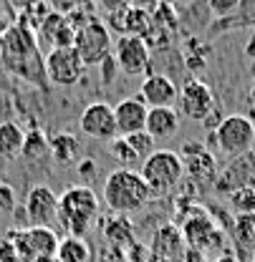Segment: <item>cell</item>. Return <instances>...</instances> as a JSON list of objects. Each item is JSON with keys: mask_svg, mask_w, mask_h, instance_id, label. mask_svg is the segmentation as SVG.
Wrapping results in <instances>:
<instances>
[{"mask_svg": "<svg viewBox=\"0 0 255 262\" xmlns=\"http://www.w3.org/2000/svg\"><path fill=\"white\" fill-rule=\"evenodd\" d=\"M79 129L84 136H89L94 141H109L111 144L119 136L116 121H114V106H109L106 101L89 103L79 116Z\"/></svg>", "mask_w": 255, "mask_h": 262, "instance_id": "12", "label": "cell"}, {"mask_svg": "<svg viewBox=\"0 0 255 262\" xmlns=\"http://www.w3.org/2000/svg\"><path fill=\"white\" fill-rule=\"evenodd\" d=\"M114 58L119 63V71L127 76H149V66H152V48L147 46L144 38L136 35H119V40L114 43Z\"/></svg>", "mask_w": 255, "mask_h": 262, "instance_id": "11", "label": "cell"}, {"mask_svg": "<svg viewBox=\"0 0 255 262\" xmlns=\"http://www.w3.org/2000/svg\"><path fill=\"white\" fill-rule=\"evenodd\" d=\"M73 48L76 53L81 56L84 66H99L111 51V31L106 28V23L101 18H91L84 28L76 31V38H73Z\"/></svg>", "mask_w": 255, "mask_h": 262, "instance_id": "7", "label": "cell"}, {"mask_svg": "<svg viewBox=\"0 0 255 262\" xmlns=\"http://www.w3.org/2000/svg\"><path fill=\"white\" fill-rule=\"evenodd\" d=\"M180 157L185 164V177H190L194 184H215L218 182V164L200 141H187L182 146Z\"/></svg>", "mask_w": 255, "mask_h": 262, "instance_id": "13", "label": "cell"}, {"mask_svg": "<svg viewBox=\"0 0 255 262\" xmlns=\"http://www.w3.org/2000/svg\"><path fill=\"white\" fill-rule=\"evenodd\" d=\"M101 196H104V204L114 214H134V212H142L154 194L136 169H122L119 166V169L106 174L104 187H101Z\"/></svg>", "mask_w": 255, "mask_h": 262, "instance_id": "2", "label": "cell"}, {"mask_svg": "<svg viewBox=\"0 0 255 262\" xmlns=\"http://www.w3.org/2000/svg\"><path fill=\"white\" fill-rule=\"evenodd\" d=\"M109 151L114 154V159H116V162H122V169H134V166H142L139 154L131 149V144H129L124 136H116V139L109 144Z\"/></svg>", "mask_w": 255, "mask_h": 262, "instance_id": "24", "label": "cell"}, {"mask_svg": "<svg viewBox=\"0 0 255 262\" xmlns=\"http://www.w3.org/2000/svg\"><path fill=\"white\" fill-rule=\"evenodd\" d=\"M26 144V131L15 121H0V159L13 162L23 154Z\"/></svg>", "mask_w": 255, "mask_h": 262, "instance_id": "18", "label": "cell"}, {"mask_svg": "<svg viewBox=\"0 0 255 262\" xmlns=\"http://www.w3.org/2000/svg\"><path fill=\"white\" fill-rule=\"evenodd\" d=\"M94 5L104 15H111V13H122V10L131 8V0H96Z\"/></svg>", "mask_w": 255, "mask_h": 262, "instance_id": "31", "label": "cell"}, {"mask_svg": "<svg viewBox=\"0 0 255 262\" xmlns=\"http://www.w3.org/2000/svg\"><path fill=\"white\" fill-rule=\"evenodd\" d=\"M10 28H13V20H10V15L0 8V35H5Z\"/></svg>", "mask_w": 255, "mask_h": 262, "instance_id": "36", "label": "cell"}, {"mask_svg": "<svg viewBox=\"0 0 255 262\" xmlns=\"http://www.w3.org/2000/svg\"><path fill=\"white\" fill-rule=\"evenodd\" d=\"M147 103L139 96H127L122 101H116L114 106V121H116V131L119 136H131V134H139L147 126Z\"/></svg>", "mask_w": 255, "mask_h": 262, "instance_id": "16", "label": "cell"}, {"mask_svg": "<svg viewBox=\"0 0 255 262\" xmlns=\"http://www.w3.org/2000/svg\"><path fill=\"white\" fill-rule=\"evenodd\" d=\"M124 139H127L129 144H131V149H134V151L139 154V159H142V162H144V159H147V157H149V154L154 151V144H157V141H154V139H152V136H149L147 131L131 134V136H124Z\"/></svg>", "mask_w": 255, "mask_h": 262, "instance_id": "27", "label": "cell"}, {"mask_svg": "<svg viewBox=\"0 0 255 262\" xmlns=\"http://www.w3.org/2000/svg\"><path fill=\"white\" fill-rule=\"evenodd\" d=\"M43 71L46 81L53 86H76L84 78L86 66L76 53V48L71 46V48H51L43 58Z\"/></svg>", "mask_w": 255, "mask_h": 262, "instance_id": "9", "label": "cell"}, {"mask_svg": "<svg viewBox=\"0 0 255 262\" xmlns=\"http://www.w3.org/2000/svg\"><path fill=\"white\" fill-rule=\"evenodd\" d=\"M160 3H172V0H160Z\"/></svg>", "mask_w": 255, "mask_h": 262, "instance_id": "42", "label": "cell"}, {"mask_svg": "<svg viewBox=\"0 0 255 262\" xmlns=\"http://www.w3.org/2000/svg\"><path fill=\"white\" fill-rule=\"evenodd\" d=\"M51 159L58 166H71V164L81 162V144L73 134H56L51 139Z\"/></svg>", "mask_w": 255, "mask_h": 262, "instance_id": "19", "label": "cell"}, {"mask_svg": "<svg viewBox=\"0 0 255 262\" xmlns=\"http://www.w3.org/2000/svg\"><path fill=\"white\" fill-rule=\"evenodd\" d=\"M0 262H21L18 260V252H15V247H13V242L5 237V239H0Z\"/></svg>", "mask_w": 255, "mask_h": 262, "instance_id": "32", "label": "cell"}, {"mask_svg": "<svg viewBox=\"0 0 255 262\" xmlns=\"http://www.w3.org/2000/svg\"><path fill=\"white\" fill-rule=\"evenodd\" d=\"M245 187L255 189V154L253 151L245 154V157L232 159L218 174V182H215V192L218 194H232V192L245 189Z\"/></svg>", "mask_w": 255, "mask_h": 262, "instance_id": "14", "label": "cell"}, {"mask_svg": "<svg viewBox=\"0 0 255 262\" xmlns=\"http://www.w3.org/2000/svg\"><path fill=\"white\" fill-rule=\"evenodd\" d=\"M8 239L13 242L18 260L21 262H35L38 257L56 255L61 237L53 232V227H21L8 232Z\"/></svg>", "mask_w": 255, "mask_h": 262, "instance_id": "6", "label": "cell"}, {"mask_svg": "<svg viewBox=\"0 0 255 262\" xmlns=\"http://www.w3.org/2000/svg\"><path fill=\"white\" fill-rule=\"evenodd\" d=\"M18 207V192L13 184H8L5 179H0V214H10Z\"/></svg>", "mask_w": 255, "mask_h": 262, "instance_id": "28", "label": "cell"}, {"mask_svg": "<svg viewBox=\"0 0 255 262\" xmlns=\"http://www.w3.org/2000/svg\"><path fill=\"white\" fill-rule=\"evenodd\" d=\"M71 3V8H91L96 0H68Z\"/></svg>", "mask_w": 255, "mask_h": 262, "instance_id": "38", "label": "cell"}, {"mask_svg": "<svg viewBox=\"0 0 255 262\" xmlns=\"http://www.w3.org/2000/svg\"><path fill=\"white\" fill-rule=\"evenodd\" d=\"M3 66L31 81V83H43L46 81V71H43V61H41V48L35 40V33L23 28L21 23H13V28L3 35V53H0Z\"/></svg>", "mask_w": 255, "mask_h": 262, "instance_id": "1", "label": "cell"}, {"mask_svg": "<svg viewBox=\"0 0 255 262\" xmlns=\"http://www.w3.org/2000/svg\"><path fill=\"white\" fill-rule=\"evenodd\" d=\"M230 202H232V209L240 212V214H253L255 212V189L245 187V189H238L230 194Z\"/></svg>", "mask_w": 255, "mask_h": 262, "instance_id": "26", "label": "cell"}, {"mask_svg": "<svg viewBox=\"0 0 255 262\" xmlns=\"http://www.w3.org/2000/svg\"><path fill=\"white\" fill-rule=\"evenodd\" d=\"M240 3H243V0H207V10H210L215 18L225 20V18H230V15L238 13Z\"/></svg>", "mask_w": 255, "mask_h": 262, "instance_id": "29", "label": "cell"}, {"mask_svg": "<svg viewBox=\"0 0 255 262\" xmlns=\"http://www.w3.org/2000/svg\"><path fill=\"white\" fill-rule=\"evenodd\" d=\"M250 103L255 106V83H253V89H250Z\"/></svg>", "mask_w": 255, "mask_h": 262, "instance_id": "40", "label": "cell"}, {"mask_svg": "<svg viewBox=\"0 0 255 262\" xmlns=\"http://www.w3.org/2000/svg\"><path fill=\"white\" fill-rule=\"evenodd\" d=\"M76 169H79V174H81L86 182H89L91 177H96V162H94V159H81Z\"/></svg>", "mask_w": 255, "mask_h": 262, "instance_id": "33", "label": "cell"}, {"mask_svg": "<svg viewBox=\"0 0 255 262\" xmlns=\"http://www.w3.org/2000/svg\"><path fill=\"white\" fill-rule=\"evenodd\" d=\"M225 20H232V23L220 26L223 31H227V28H238V26H255V0H243L240 8H238V13L230 15V18H225ZM212 31H218V28H212Z\"/></svg>", "mask_w": 255, "mask_h": 262, "instance_id": "25", "label": "cell"}, {"mask_svg": "<svg viewBox=\"0 0 255 262\" xmlns=\"http://www.w3.org/2000/svg\"><path fill=\"white\" fill-rule=\"evenodd\" d=\"M56 257H58V262H91V247H89L86 237L66 234L64 239L58 242Z\"/></svg>", "mask_w": 255, "mask_h": 262, "instance_id": "20", "label": "cell"}, {"mask_svg": "<svg viewBox=\"0 0 255 262\" xmlns=\"http://www.w3.org/2000/svg\"><path fill=\"white\" fill-rule=\"evenodd\" d=\"M64 26H66V13L51 10V15H48V18L41 23V28L35 31L38 48H41V43H46V46H51V48H53V43H56V38H58V33H61Z\"/></svg>", "mask_w": 255, "mask_h": 262, "instance_id": "23", "label": "cell"}, {"mask_svg": "<svg viewBox=\"0 0 255 262\" xmlns=\"http://www.w3.org/2000/svg\"><path fill=\"white\" fill-rule=\"evenodd\" d=\"M245 56H248L250 61H255V33L250 35V40L245 43Z\"/></svg>", "mask_w": 255, "mask_h": 262, "instance_id": "37", "label": "cell"}, {"mask_svg": "<svg viewBox=\"0 0 255 262\" xmlns=\"http://www.w3.org/2000/svg\"><path fill=\"white\" fill-rule=\"evenodd\" d=\"M35 262H58V257L56 255H48V257H38Z\"/></svg>", "mask_w": 255, "mask_h": 262, "instance_id": "39", "label": "cell"}, {"mask_svg": "<svg viewBox=\"0 0 255 262\" xmlns=\"http://www.w3.org/2000/svg\"><path fill=\"white\" fill-rule=\"evenodd\" d=\"M180 124H182V116L177 114V108H149L144 131L154 141H167V139L177 136Z\"/></svg>", "mask_w": 255, "mask_h": 262, "instance_id": "17", "label": "cell"}, {"mask_svg": "<svg viewBox=\"0 0 255 262\" xmlns=\"http://www.w3.org/2000/svg\"><path fill=\"white\" fill-rule=\"evenodd\" d=\"M215 111H218L215 94L205 81L192 78L182 86L180 98H177V114L180 116H185L187 121H194V124H205Z\"/></svg>", "mask_w": 255, "mask_h": 262, "instance_id": "8", "label": "cell"}, {"mask_svg": "<svg viewBox=\"0 0 255 262\" xmlns=\"http://www.w3.org/2000/svg\"><path fill=\"white\" fill-rule=\"evenodd\" d=\"M152 31V13H144L139 8H127L124 15V35H136V38H147Z\"/></svg>", "mask_w": 255, "mask_h": 262, "instance_id": "22", "label": "cell"}, {"mask_svg": "<svg viewBox=\"0 0 255 262\" xmlns=\"http://www.w3.org/2000/svg\"><path fill=\"white\" fill-rule=\"evenodd\" d=\"M136 96L147 103V108H174L180 89L174 86V81L164 73H149L142 81V89Z\"/></svg>", "mask_w": 255, "mask_h": 262, "instance_id": "15", "label": "cell"}, {"mask_svg": "<svg viewBox=\"0 0 255 262\" xmlns=\"http://www.w3.org/2000/svg\"><path fill=\"white\" fill-rule=\"evenodd\" d=\"M46 154H51V139L41 129H31L26 134V144H23V154L28 162H41Z\"/></svg>", "mask_w": 255, "mask_h": 262, "instance_id": "21", "label": "cell"}, {"mask_svg": "<svg viewBox=\"0 0 255 262\" xmlns=\"http://www.w3.org/2000/svg\"><path fill=\"white\" fill-rule=\"evenodd\" d=\"M160 5V0H131V8H139L144 13H154Z\"/></svg>", "mask_w": 255, "mask_h": 262, "instance_id": "34", "label": "cell"}, {"mask_svg": "<svg viewBox=\"0 0 255 262\" xmlns=\"http://www.w3.org/2000/svg\"><path fill=\"white\" fill-rule=\"evenodd\" d=\"M250 76H253V81H255V61L250 63Z\"/></svg>", "mask_w": 255, "mask_h": 262, "instance_id": "41", "label": "cell"}, {"mask_svg": "<svg viewBox=\"0 0 255 262\" xmlns=\"http://www.w3.org/2000/svg\"><path fill=\"white\" fill-rule=\"evenodd\" d=\"M5 3H8L15 13H23V10H28L33 3H38V0H5Z\"/></svg>", "mask_w": 255, "mask_h": 262, "instance_id": "35", "label": "cell"}, {"mask_svg": "<svg viewBox=\"0 0 255 262\" xmlns=\"http://www.w3.org/2000/svg\"><path fill=\"white\" fill-rule=\"evenodd\" d=\"M28 227H53L58 222V194L46 184H33L23 202Z\"/></svg>", "mask_w": 255, "mask_h": 262, "instance_id": "10", "label": "cell"}, {"mask_svg": "<svg viewBox=\"0 0 255 262\" xmlns=\"http://www.w3.org/2000/svg\"><path fill=\"white\" fill-rule=\"evenodd\" d=\"M210 144L225 154L227 159H238L250 154L255 146V121L243 114H230L218 124V129L210 131Z\"/></svg>", "mask_w": 255, "mask_h": 262, "instance_id": "4", "label": "cell"}, {"mask_svg": "<svg viewBox=\"0 0 255 262\" xmlns=\"http://www.w3.org/2000/svg\"><path fill=\"white\" fill-rule=\"evenodd\" d=\"M122 71H119V63H116V58H114V53H109L101 63H99V78H101V83L104 86H111L114 81H116V76H119Z\"/></svg>", "mask_w": 255, "mask_h": 262, "instance_id": "30", "label": "cell"}, {"mask_svg": "<svg viewBox=\"0 0 255 262\" xmlns=\"http://www.w3.org/2000/svg\"><path fill=\"white\" fill-rule=\"evenodd\" d=\"M142 179L147 182V187L152 189V194H167L174 187H180V182L185 179V164L177 151L169 149H154L139 169Z\"/></svg>", "mask_w": 255, "mask_h": 262, "instance_id": "5", "label": "cell"}, {"mask_svg": "<svg viewBox=\"0 0 255 262\" xmlns=\"http://www.w3.org/2000/svg\"><path fill=\"white\" fill-rule=\"evenodd\" d=\"M99 212H101V202L89 184L68 187L58 196V222L71 237H86L99 220Z\"/></svg>", "mask_w": 255, "mask_h": 262, "instance_id": "3", "label": "cell"}]
</instances>
